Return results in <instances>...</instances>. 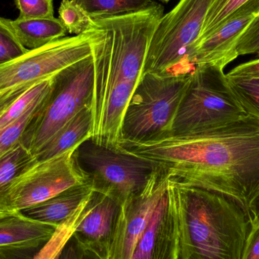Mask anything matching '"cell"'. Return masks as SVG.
Here are the masks:
<instances>
[{
    "label": "cell",
    "instance_id": "9a60e30c",
    "mask_svg": "<svg viewBox=\"0 0 259 259\" xmlns=\"http://www.w3.org/2000/svg\"><path fill=\"white\" fill-rule=\"evenodd\" d=\"M256 16L255 14L237 11L212 34L198 42L190 57L195 69L198 65L218 62L227 65L234 61L236 44Z\"/></svg>",
    "mask_w": 259,
    "mask_h": 259
},
{
    "label": "cell",
    "instance_id": "f1b7e54d",
    "mask_svg": "<svg viewBox=\"0 0 259 259\" xmlns=\"http://www.w3.org/2000/svg\"><path fill=\"white\" fill-rule=\"evenodd\" d=\"M242 259H259V224L249 234Z\"/></svg>",
    "mask_w": 259,
    "mask_h": 259
},
{
    "label": "cell",
    "instance_id": "7a4b0ae2",
    "mask_svg": "<svg viewBox=\"0 0 259 259\" xmlns=\"http://www.w3.org/2000/svg\"><path fill=\"white\" fill-rule=\"evenodd\" d=\"M163 15L164 7L155 2L135 13L94 20L90 106L94 144L121 149L124 114L143 77L149 44Z\"/></svg>",
    "mask_w": 259,
    "mask_h": 259
},
{
    "label": "cell",
    "instance_id": "4dcf8cb0",
    "mask_svg": "<svg viewBox=\"0 0 259 259\" xmlns=\"http://www.w3.org/2000/svg\"><path fill=\"white\" fill-rule=\"evenodd\" d=\"M227 75L259 77V58L238 65Z\"/></svg>",
    "mask_w": 259,
    "mask_h": 259
},
{
    "label": "cell",
    "instance_id": "ffe728a7",
    "mask_svg": "<svg viewBox=\"0 0 259 259\" xmlns=\"http://www.w3.org/2000/svg\"><path fill=\"white\" fill-rule=\"evenodd\" d=\"M92 19L121 16L140 12L152 6L155 0H74Z\"/></svg>",
    "mask_w": 259,
    "mask_h": 259
},
{
    "label": "cell",
    "instance_id": "d6a6232c",
    "mask_svg": "<svg viewBox=\"0 0 259 259\" xmlns=\"http://www.w3.org/2000/svg\"><path fill=\"white\" fill-rule=\"evenodd\" d=\"M12 211H6V210L0 209V219H3V218L6 217V216L10 215V214H13Z\"/></svg>",
    "mask_w": 259,
    "mask_h": 259
},
{
    "label": "cell",
    "instance_id": "8992f818",
    "mask_svg": "<svg viewBox=\"0 0 259 259\" xmlns=\"http://www.w3.org/2000/svg\"><path fill=\"white\" fill-rule=\"evenodd\" d=\"M191 74L186 77L143 74L124 114V140L144 141L170 134Z\"/></svg>",
    "mask_w": 259,
    "mask_h": 259
},
{
    "label": "cell",
    "instance_id": "2e32d148",
    "mask_svg": "<svg viewBox=\"0 0 259 259\" xmlns=\"http://www.w3.org/2000/svg\"><path fill=\"white\" fill-rule=\"evenodd\" d=\"M94 192V187L89 181L70 187L44 202L22 210L21 212L33 220L59 227L86 203Z\"/></svg>",
    "mask_w": 259,
    "mask_h": 259
},
{
    "label": "cell",
    "instance_id": "30bf717a",
    "mask_svg": "<svg viewBox=\"0 0 259 259\" xmlns=\"http://www.w3.org/2000/svg\"><path fill=\"white\" fill-rule=\"evenodd\" d=\"M74 148L50 159L36 161L18 175L9 187L8 208L21 211L61 192L91 181Z\"/></svg>",
    "mask_w": 259,
    "mask_h": 259
},
{
    "label": "cell",
    "instance_id": "3957f363",
    "mask_svg": "<svg viewBox=\"0 0 259 259\" xmlns=\"http://www.w3.org/2000/svg\"><path fill=\"white\" fill-rule=\"evenodd\" d=\"M180 233V259H242L252 225L244 208L215 192L168 181Z\"/></svg>",
    "mask_w": 259,
    "mask_h": 259
},
{
    "label": "cell",
    "instance_id": "6da1fadb",
    "mask_svg": "<svg viewBox=\"0 0 259 259\" xmlns=\"http://www.w3.org/2000/svg\"><path fill=\"white\" fill-rule=\"evenodd\" d=\"M121 149L150 161L169 181L215 192L238 202L252 228L259 224V119L247 115L196 134L124 140Z\"/></svg>",
    "mask_w": 259,
    "mask_h": 259
},
{
    "label": "cell",
    "instance_id": "f546056e",
    "mask_svg": "<svg viewBox=\"0 0 259 259\" xmlns=\"http://www.w3.org/2000/svg\"><path fill=\"white\" fill-rule=\"evenodd\" d=\"M83 252L84 249L72 235L61 251L57 259H82Z\"/></svg>",
    "mask_w": 259,
    "mask_h": 259
},
{
    "label": "cell",
    "instance_id": "e0dca14e",
    "mask_svg": "<svg viewBox=\"0 0 259 259\" xmlns=\"http://www.w3.org/2000/svg\"><path fill=\"white\" fill-rule=\"evenodd\" d=\"M90 106L80 110L35 154L36 161L50 159L91 140L93 119Z\"/></svg>",
    "mask_w": 259,
    "mask_h": 259
},
{
    "label": "cell",
    "instance_id": "5b68a950",
    "mask_svg": "<svg viewBox=\"0 0 259 259\" xmlns=\"http://www.w3.org/2000/svg\"><path fill=\"white\" fill-rule=\"evenodd\" d=\"M225 67L223 62L196 67L170 134L212 131L247 116L230 86Z\"/></svg>",
    "mask_w": 259,
    "mask_h": 259
},
{
    "label": "cell",
    "instance_id": "52a82bcc",
    "mask_svg": "<svg viewBox=\"0 0 259 259\" xmlns=\"http://www.w3.org/2000/svg\"><path fill=\"white\" fill-rule=\"evenodd\" d=\"M93 83L92 54L58 75L51 96L21 140L33 155L80 110L91 105Z\"/></svg>",
    "mask_w": 259,
    "mask_h": 259
},
{
    "label": "cell",
    "instance_id": "d6986e66",
    "mask_svg": "<svg viewBox=\"0 0 259 259\" xmlns=\"http://www.w3.org/2000/svg\"><path fill=\"white\" fill-rule=\"evenodd\" d=\"M36 161L34 155L21 141L0 155V209L11 211L8 208V193L11 184Z\"/></svg>",
    "mask_w": 259,
    "mask_h": 259
},
{
    "label": "cell",
    "instance_id": "9c48e42d",
    "mask_svg": "<svg viewBox=\"0 0 259 259\" xmlns=\"http://www.w3.org/2000/svg\"><path fill=\"white\" fill-rule=\"evenodd\" d=\"M77 157L89 175L94 191L121 205L145 188L155 167L150 161L123 149L98 146L91 140L79 146Z\"/></svg>",
    "mask_w": 259,
    "mask_h": 259
},
{
    "label": "cell",
    "instance_id": "8fae6325",
    "mask_svg": "<svg viewBox=\"0 0 259 259\" xmlns=\"http://www.w3.org/2000/svg\"><path fill=\"white\" fill-rule=\"evenodd\" d=\"M167 175L155 164L145 188L121 205L108 259L132 258L134 248L167 192Z\"/></svg>",
    "mask_w": 259,
    "mask_h": 259
},
{
    "label": "cell",
    "instance_id": "ba28073f",
    "mask_svg": "<svg viewBox=\"0 0 259 259\" xmlns=\"http://www.w3.org/2000/svg\"><path fill=\"white\" fill-rule=\"evenodd\" d=\"M97 30L96 24L81 34L65 36L0 65V97L56 77L91 56Z\"/></svg>",
    "mask_w": 259,
    "mask_h": 259
},
{
    "label": "cell",
    "instance_id": "ac0fdd59",
    "mask_svg": "<svg viewBox=\"0 0 259 259\" xmlns=\"http://www.w3.org/2000/svg\"><path fill=\"white\" fill-rule=\"evenodd\" d=\"M23 46L28 50L44 47L66 36L67 30L59 18H23L9 20Z\"/></svg>",
    "mask_w": 259,
    "mask_h": 259
},
{
    "label": "cell",
    "instance_id": "44dd1931",
    "mask_svg": "<svg viewBox=\"0 0 259 259\" xmlns=\"http://www.w3.org/2000/svg\"><path fill=\"white\" fill-rule=\"evenodd\" d=\"M227 77L245 112L259 119V77L228 75Z\"/></svg>",
    "mask_w": 259,
    "mask_h": 259
},
{
    "label": "cell",
    "instance_id": "4316f807",
    "mask_svg": "<svg viewBox=\"0 0 259 259\" xmlns=\"http://www.w3.org/2000/svg\"><path fill=\"white\" fill-rule=\"evenodd\" d=\"M19 18H47L54 17L53 0H14Z\"/></svg>",
    "mask_w": 259,
    "mask_h": 259
},
{
    "label": "cell",
    "instance_id": "5bb4252c",
    "mask_svg": "<svg viewBox=\"0 0 259 259\" xmlns=\"http://www.w3.org/2000/svg\"><path fill=\"white\" fill-rule=\"evenodd\" d=\"M58 227L33 220L16 211L0 219V256L33 259Z\"/></svg>",
    "mask_w": 259,
    "mask_h": 259
},
{
    "label": "cell",
    "instance_id": "e575fe53",
    "mask_svg": "<svg viewBox=\"0 0 259 259\" xmlns=\"http://www.w3.org/2000/svg\"><path fill=\"white\" fill-rule=\"evenodd\" d=\"M0 259H6V258H3V257L0 256Z\"/></svg>",
    "mask_w": 259,
    "mask_h": 259
},
{
    "label": "cell",
    "instance_id": "cb8c5ba5",
    "mask_svg": "<svg viewBox=\"0 0 259 259\" xmlns=\"http://www.w3.org/2000/svg\"><path fill=\"white\" fill-rule=\"evenodd\" d=\"M58 18L67 32L75 35L81 34L96 27L94 20L74 0H62Z\"/></svg>",
    "mask_w": 259,
    "mask_h": 259
},
{
    "label": "cell",
    "instance_id": "603a6c76",
    "mask_svg": "<svg viewBox=\"0 0 259 259\" xmlns=\"http://www.w3.org/2000/svg\"><path fill=\"white\" fill-rule=\"evenodd\" d=\"M87 202L66 222L58 227L51 239L35 254L33 259H57L67 242L72 237L74 230L83 217V209Z\"/></svg>",
    "mask_w": 259,
    "mask_h": 259
},
{
    "label": "cell",
    "instance_id": "83f0119b",
    "mask_svg": "<svg viewBox=\"0 0 259 259\" xmlns=\"http://www.w3.org/2000/svg\"><path fill=\"white\" fill-rule=\"evenodd\" d=\"M254 53L259 56V15L241 35L234 50L236 59L240 56Z\"/></svg>",
    "mask_w": 259,
    "mask_h": 259
},
{
    "label": "cell",
    "instance_id": "7402d4cb",
    "mask_svg": "<svg viewBox=\"0 0 259 259\" xmlns=\"http://www.w3.org/2000/svg\"><path fill=\"white\" fill-rule=\"evenodd\" d=\"M51 94L35 102L21 118L0 130V155L7 152L16 143L21 141L26 130L40 112Z\"/></svg>",
    "mask_w": 259,
    "mask_h": 259
},
{
    "label": "cell",
    "instance_id": "1f68e13d",
    "mask_svg": "<svg viewBox=\"0 0 259 259\" xmlns=\"http://www.w3.org/2000/svg\"><path fill=\"white\" fill-rule=\"evenodd\" d=\"M82 259H103L100 258V256L94 253V252H91V251L85 250L83 252V258Z\"/></svg>",
    "mask_w": 259,
    "mask_h": 259
},
{
    "label": "cell",
    "instance_id": "277c9868",
    "mask_svg": "<svg viewBox=\"0 0 259 259\" xmlns=\"http://www.w3.org/2000/svg\"><path fill=\"white\" fill-rule=\"evenodd\" d=\"M214 0H180L163 15L152 35L144 72L162 77H186L195 71L192 52Z\"/></svg>",
    "mask_w": 259,
    "mask_h": 259
},
{
    "label": "cell",
    "instance_id": "7c38bea8",
    "mask_svg": "<svg viewBox=\"0 0 259 259\" xmlns=\"http://www.w3.org/2000/svg\"><path fill=\"white\" fill-rule=\"evenodd\" d=\"M121 205L112 198L94 192L74 230V238L85 250L108 259L119 220Z\"/></svg>",
    "mask_w": 259,
    "mask_h": 259
},
{
    "label": "cell",
    "instance_id": "836d02e7",
    "mask_svg": "<svg viewBox=\"0 0 259 259\" xmlns=\"http://www.w3.org/2000/svg\"><path fill=\"white\" fill-rule=\"evenodd\" d=\"M158 1L161 2V3H167L170 2V0H158Z\"/></svg>",
    "mask_w": 259,
    "mask_h": 259
},
{
    "label": "cell",
    "instance_id": "d4e9b609",
    "mask_svg": "<svg viewBox=\"0 0 259 259\" xmlns=\"http://www.w3.org/2000/svg\"><path fill=\"white\" fill-rule=\"evenodd\" d=\"M249 1L250 0H214L207 14L200 36L196 45L212 34L225 23L228 17Z\"/></svg>",
    "mask_w": 259,
    "mask_h": 259
},
{
    "label": "cell",
    "instance_id": "484cf974",
    "mask_svg": "<svg viewBox=\"0 0 259 259\" xmlns=\"http://www.w3.org/2000/svg\"><path fill=\"white\" fill-rule=\"evenodd\" d=\"M9 20L0 16V65L13 60L28 51L17 37Z\"/></svg>",
    "mask_w": 259,
    "mask_h": 259
},
{
    "label": "cell",
    "instance_id": "4fadbf2b",
    "mask_svg": "<svg viewBox=\"0 0 259 259\" xmlns=\"http://www.w3.org/2000/svg\"><path fill=\"white\" fill-rule=\"evenodd\" d=\"M180 255L178 217L167 190L139 239L131 259H180Z\"/></svg>",
    "mask_w": 259,
    "mask_h": 259
}]
</instances>
